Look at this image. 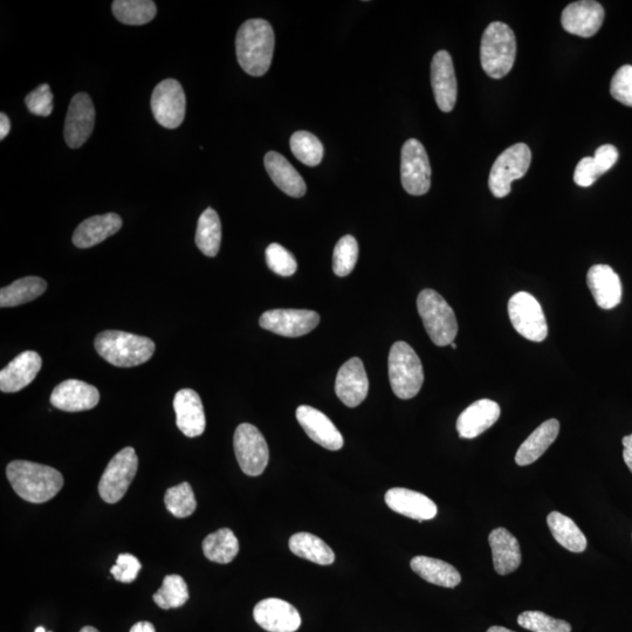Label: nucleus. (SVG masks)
Returning <instances> with one entry per match:
<instances>
[{
    "mask_svg": "<svg viewBox=\"0 0 632 632\" xmlns=\"http://www.w3.org/2000/svg\"><path fill=\"white\" fill-rule=\"evenodd\" d=\"M187 99L177 80L167 79L158 84L151 95V111L160 125L168 129L180 127L185 118Z\"/></svg>",
    "mask_w": 632,
    "mask_h": 632,
    "instance_id": "12",
    "label": "nucleus"
},
{
    "mask_svg": "<svg viewBox=\"0 0 632 632\" xmlns=\"http://www.w3.org/2000/svg\"><path fill=\"white\" fill-rule=\"evenodd\" d=\"M417 309L421 315L425 331L438 347L455 342L458 333L456 314L441 294L434 290H424L418 295Z\"/></svg>",
    "mask_w": 632,
    "mask_h": 632,
    "instance_id": "5",
    "label": "nucleus"
},
{
    "mask_svg": "<svg viewBox=\"0 0 632 632\" xmlns=\"http://www.w3.org/2000/svg\"><path fill=\"white\" fill-rule=\"evenodd\" d=\"M205 558L216 563H230L239 553V541L229 528L211 533L203 541Z\"/></svg>",
    "mask_w": 632,
    "mask_h": 632,
    "instance_id": "35",
    "label": "nucleus"
},
{
    "mask_svg": "<svg viewBox=\"0 0 632 632\" xmlns=\"http://www.w3.org/2000/svg\"><path fill=\"white\" fill-rule=\"evenodd\" d=\"M587 284L596 304L603 309H613L622 300V284L618 274L608 265L590 267Z\"/></svg>",
    "mask_w": 632,
    "mask_h": 632,
    "instance_id": "25",
    "label": "nucleus"
},
{
    "mask_svg": "<svg viewBox=\"0 0 632 632\" xmlns=\"http://www.w3.org/2000/svg\"><path fill=\"white\" fill-rule=\"evenodd\" d=\"M25 103L33 115L47 118L53 112V94L50 86L40 85L26 96Z\"/></svg>",
    "mask_w": 632,
    "mask_h": 632,
    "instance_id": "44",
    "label": "nucleus"
},
{
    "mask_svg": "<svg viewBox=\"0 0 632 632\" xmlns=\"http://www.w3.org/2000/svg\"><path fill=\"white\" fill-rule=\"evenodd\" d=\"M100 402V393L92 384L79 380L60 383L51 395L53 407L67 412L91 410Z\"/></svg>",
    "mask_w": 632,
    "mask_h": 632,
    "instance_id": "20",
    "label": "nucleus"
},
{
    "mask_svg": "<svg viewBox=\"0 0 632 632\" xmlns=\"http://www.w3.org/2000/svg\"><path fill=\"white\" fill-rule=\"evenodd\" d=\"M142 566L139 559L132 554H121L112 567L111 573L116 581L132 583L139 575Z\"/></svg>",
    "mask_w": 632,
    "mask_h": 632,
    "instance_id": "45",
    "label": "nucleus"
},
{
    "mask_svg": "<svg viewBox=\"0 0 632 632\" xmlns=\"http://www.w3.org/2000/svg\"><path fill=\"white\" fill-rule=\"evenodd\" d=\"M450 346H451L453 349H457V345H456V343H455V342H452Z\"/></svg>",
    "mask_w": 632,
    "mask_h": 632,
    "instance_id": "54",
    "label": "nucleus"
},
{
    "mask_svg": "<svg viewBox=\"0 0 632 632\" xmlns=\"http://www.w3.org/2000/svg\"><path fill=\"white\" fill-rule=\"evenodd\" d=\"M508 315L515 331L533 342L545 341L548 326L539 301L530 293L519 292L508 301Z\"/></svg>",
    "mask_w": 632,
    "mask_h": 632,
    "instance_id": "9",
    "label": "nucleus"
},
{
    "mask_svg": "<svg viewBox=\"0 0 632 632\" xmlns=\"http://www.w3.org/2000/svg\"><path fill=\"white\" fill-rule=\"evenodd\" d=\"M492 549L493 566L499 575L515 572L521 565V549L517 538L505 530L497 528L489 537Z\"/></svg>",
    "mask_w": 632,
    "mask_h": 632,
    "instance_id": "28",
    "label": "nucleus"
},
{
    "mask_svg": "<svg viewBox=\"0 0 632 632\" xmlns=\"http://www.w3.org/2000/svg\"><path fill=\"white\" fill-rule=\"evenodd\" d=\"M254 621L269 632H295L301 625L299 611L280 599L260 601L253 610Z\"/></svg>",
    "mask_w": 632,
    "mask_h": 632,
    "instance_id": "18",
    "label": "nucleus"
},
{
    "mask_svg": "<svg viewBox=\"0 0 632 632\" xmlns=\"http://www.w3.org/2000/svg\"><path fill=\"white\" fill-rule=\"evenodd\" d=\"M291 552L321 566L332 565L335 561L333 549L326 542L311 533H297L290 539Z\"/></svg>",
    "mask_w": 632,
    "mask_h": 632,
    "instance_id": "31",
    "label": "nucleus"
},
{
    "mask_svg": "<svg viewBox=\"0 0 632 632\" xmlns=\"http://www.w3.org/2000/svg\"><path fill=\"white\" fill-rule=\"evenodd\" d=\"M34 632H47L44 627H38Z\"/></svg>",
    "mask_w": 632,
    "mask_h": 632,
    "instance_id": "53",
    "label": "nucleus"
},
{
    "mask_svg": "<svg viewBox=\"0 0 632 632\" xmlns=\"http://www.w3.org/2000/svg\"><path fill=\"white\" fill-rule=\"evenodd\" d=\"M401 180L404 190L412 196H423L431 188V167L427 150L416 139L408 140L402 148Z\"/></svg>",
    "mask_w": 632,
    "mask_h": 632,
    "instance_id": "11",
    "label": "nucleus"
},
{
    "mask_svg": "<svg viewBox=\"0 0 632 632\" xmlns=\"http://www.w3.org/2000/svg\"><path fill=\"white\" fill-rule=\"evenodd\" d=\"M11 130V122L8 115L4 113L0 114V140H4L9 135Z\"/></svg>",
    "mask_w": 632,
    "mask_h": 632,
    "instance_id": "49",
    "label": "nucleus"
},
{
    "mask_svg": "<svg viewBox=\"0 0 632 632\" xmlns=\"http://www.w3.org/2000/svg\"><path fill=\"white\" fill-rule=\"evenodd\" d=\"M195 242L206 257L217 256L222 244V223L214 209H206L199 217Z\"/></svg>",
    "mask_w": 632,
    "mask_h": 632,
    "instance_id": "33",
    "label": "nucleus"
},
{
    "mask_svg": "<svg viewBox=\"0 0 632 632\" xmlns=\"http://www.w3.org/2000/svg\"><path fill=\"white\" fill-rule=\"evenodd\" d=\"M601 175L597 171L593 157H585L577 164L574 173V181L579 187L588 188L593 185Z\"/></svg>",
    "mask_w": 632,
    "mask_h": 632,
    "instance_id": "46",
    "label": "nucleus"
},
{
    "mask_svg": "<svg viewBox=\"0 0 632 632\" xmlns=\"http://www.w3.org/2000/svg\"><path fill=\"white\" fill-rule=\"evenodd\" d=\"M560 431V423L558 419H548L542 423L533 434L521 444L515 463L519 466L531 465L544 455L555 439L558 438Z\"/></svg>",
    "mask_w": 632,
    "mask_h": 632,
    "instance_id": "29",
    "label": "nucleus"
},
{
    "mask_svg": "<svg viewBox=\"0 0 632 632\" xmlns=\"http://www.w3.org/2000/svg\"><path fill=\"white\" fill-rule=\"evenodd\" d=\"M266 263L269 269L280 277H291L298 270V263L293 254L277 243L267 247Z\"/></svg>",
    "mask_w": 632,
    "mask_h": 632,
    "instance_id": "42",
    "label": "nucleus"
},
{
    "mask_svg": "<svg viewBox=\"0 0 632 632\" xmlns=\"http://www.w3.org/2000/svg\"><path fill=\"white\" fill-rule=\"evenodd\" d=\"M264 162L267 174L286 195L294 198H301L306 195L307 185L304 178L283 155L276 153V151H270L265 155Z\"/></svg>",
    "mask_w": 632,
    "mask_h": 632,
    "instance_id": "26",
    "label": "nucleus"
},
{
    "mask_svg": "<svg viewBox=\"0 0 632 632\" xmlns=\"http://www.w3.org/2000/svg\"><path fill=\"white\" fill-rule=\"evenodd\" d=\"M369 381L363 362L353 357L340 368L336 376L335 393L349 408H356L366 400Z\"/></svg>",
    "mask_w": 632,
    "mask_h": 632,
    "instance_id": "19",
    "label": "nucleus"
},
{
    "mask_svg": "<svg viewBox=\"0 0 632 632\" xmlns=\"http://www.w3.org/2000/svg\"><path fill=\"white\" fill-rule=\"evenodd\" d=\"M384 499L390 510L421 522L434 519L438 512L437 505L430 498L403 487L389 490Z\"/></svg>",
    "mask_w": 632,
    "mask_h": 632,
    "instance_id": "23",
    "label": "nucleus"
},
{
    "mask_svg": "<svg viewBox=\"0 0 632 632\" xmlns=\"http://www.w3.org/2000/svg\"><path fill=\"white\" fill-rule=\"evenodd\" d=\"M6 476L18 496L32 504H43L63 489L64 477L51 466L27 460H15L8 465Z\"/></svg>",
    "mask_w": 632,
    "mask_h": 632,
    "instance_id": "1",
    "label": "nucleus"
},
{
    "mask_svg": "<svg viewBox=\"0 0 632 632\" xmlns=\"http://www.w3.org/2000/svg\"><path fill=\"white\" fill-rule=\"evenodd\" d=\"M290 144L293 155L308 167L319 166L324 158V146L318 137L305 130L294 133Z\"/></svg>",
    "mask_w": 632,
    "mask_h": 632,
    "instance_id": "38",
    "label": "nucleus"
},
{
    "mask_svg": "<svg viewBox=\"0 0 632 632\" xmlns=\"http://www.w3.org/2000/svg\"><path fill=\"white\" fill-rule=\"evenodd\" d=\"M95 126V108L86 93L74 96L68 108L65 121V140L67 146L78 149L91 137Z\"/></svg>",
    "mask_w": 632,
    "mask_h": 632,
    "instance_id": "14",
    "label": "nucleus"
},
{
    "mask_svg": "<svg viewBox=\"0 0 632 632\" xmlns=\"http://www.w3.org/2000/svg\"><path fill=\"white\" fill-rule=\"evenodd\" d=\"M274 45V31L264 19L247 20L237 33L236 51L240 67L252 77H263L270 70Z\"/></svg>",
    "mask_w": 632,
    "mask_h": 632,
    "instance_id": "2",
    "label": "nucleus"
},
{
    "mask_svg": "<svg viewBox=\"0 0 632 632\" xmlns=\"http://www.w3.org/2000/svg\"><path fill=\"white\" fill-rule=\"evenodd\" d=\"M154 602L164 610L183 607L189 600L187 583L180 575L164 577L162 587L153 596Z\"/></svg>",
    "mask_w": 632,
    "mask_h": 632,
    "instance_id": "37",
    "label": "nucleus"
},
{
    "mask_svg": "<svg viewBox=\"0 0 632 632\" xmlns=\"http://www.w3.org/2000/svg\"><path fill=\"white\" fill-rule=\"evenodd\" d=\"M410 567L421 576L423 580L444 588H455L462 582L458 570L450 563L428 558V556H416L410 562Z\"/></svg>",
    "mask_w": 632,
    "mask_h": 632,
    "instance_id": "30",
    "label": "nucleus"
},
{
    "mask_svg": "<svg viewBox=\"0 0 632 632\" xmlns=\"http://www.w3.org/2000/svg\"><path fill=\"white\" fill-rule=\"evenodd\" d=\"M122 218L116 214L94 216L82 222L73 235V244L79 249H89L118 233Z\"/></svg>",
    "mask_w": 632,
    "mask_h": 632,
    "instance_id": "27",
    "label": "nucleus"
},
{
    "mask_svg": "<svg viewBox=\"0 0 632 632\" xmlns=\"http://www.w3.org/2000/svg\"><path fill=\"white\" fill-rule=\"evenodd\" d=\"M80 632H100V631L98 629H95L94 627H89L88 625V627L82 628Z\"/></svg>",
    "mask_w": 632,
    "mask_h": 632,
    "instance_id": "52",
    "label": "nucleus"
},
{
    "mask_svg": "<svg viewBox=\"0 0 632 632\" xmlns=\"http://www.w3.org/2000/svg\"><path fill=\"white\" fill-rule=\"evenodd\" d=\"M295 416H297L301 428L313 442L331 451H339L343 448L345 441H343L341 432L324 412L308 407V405H300Z\"/></svg>",
    "mask_w": 632,
    "mask_h": 632,
    "instance_id": "17",
    "label": "nucleus"
},
{
    "mask_svg": "<svg viewBox=\"0 0 632 632\" xmlns=\"http://www.w3.org/2000/svg\"><path fill=\"white\" fill-rule=\"evenodd\" d=\"M547 524L553 537L562 547L573 553L586 551L588 541L575 522L559 512H552L547 517Z\"/></svg>",
    "mask_w": 632,
    "mask_h": 632,
    "instance_id": "32",
    "label": "nucleus"
},
{
    "mask_svg": "<svg viewBox=\"0 0 632 632\" xmlns=\"http://www.w3.org/2000/svg\"><path fill=\"white\" fill-rule=\"evenodd\" d=\"M130 632H156L155 627L150 622H139L133 625Z\"/></svg>",
    "mask_w": 632,
    "mask_h": 632,
    "instance_id": "50",
    "label": "nucleus"
},
{
    "mask_svg": "<svg viewBox=\"0 0 632 632\" xmlns=\"http://www.w3.org/2000/svg\"><path fill=\"white\" fill-rule=\"evenodd\" d=\"M431 85L439 109L452 112L457 102V78L449 52L439 51L431 63Z\"/></svg>",
    "mask_w": 632,
    "mask_h": 632,
    "instance_id": "15",
    "label": "nucleus"
},
{
    "mask_svg": "<svg viewBox=\"0 0 632 632\" xmlns=\"http://www.w3.org/2000/svg\"><path fill=\"white\" fill-rule=\"evenodd\" d=\"M486 632H515V631H512V630L504 628V627H498V625H494V627H491Z\"/></svg>",
    "mask_w": 632,
    "mask_h": 632,
    "instance_id": "51",
    "label": "nucleus"
},
{
    "mask_svg": "<svg viewBox=\"0 0 632 632\" xmlns=\"http://www.w3.org/2000/svg\"><path fill=\"white\" fill-rule=\"evenodd\" d=\"M43 367V360L38 353L27 350L12 360L0 372V390L3 393H18L36 379Z\"/></svg>",
    "mask_w": 632,
    "mask_h": 632,
    "instance_id": "22",
    "label": "nucleus"
},
{
    "mask_svg": "<svg viewBox=\"0 0 632 632\" xmlns=\"http://www.w3.org/2000/svg\"><path fill=\"white\" fill-rule=\"evenodd\" d=\"M517 57V39L507 24L494 22L487 26L480 45V63L492 79H503L511 72Z\"/></svg>",
    "mask_w": 632,
    "mask_h": 632,
    "instance_id": "4",
    "label": "nucleus"
},
{
    "mask_svg": "<svg viewBox=\"0 0 632 632\" xmlns=\"http://www.w3.org/2000/svg\"><path fill=\"white\" fill-rule=\"evenodd\" d=\"M95 349L103 359L115 367L140 366L153 357L155 343L146 336L120 331H106L95 339Z\"/></svg>",
    "mask_w": 632,
    "mask_h": 632,
    "instance_id": "3",
    "label": "nucleus"
},
{
    "mask_svg": "<svg viewBox=\"0 0 632 632\" xmlns=\"http://www.w3.org/2000/svg\"><path fill=\"white\" fill-rule=\"evenodd\" d=\"M388 367L394 394L401 400L414 398L424 382L422 362L415 350L407 342L394 343L390 349Z\"/></svg>",
    "mask_w": 632,
    "mask_h": 632,
    "instance_id": "6",
    "label": "nucleus"
},
{
    "mask_svg": "<svg viewBox=\"0 0 632 632\" xmlns=\"http://www.w3.org/2000/svg\"><path fill=\"white\" fill-rule=\"evenodd\" d=\"M240 469L250 477H258L270 460L269 445L263 434L249 423L240 424L233 438Z\"/></svg>",
    "mask_w": 632,
    "mask_h": 632,
    "instance_id": "10",
    "label": "nucleus"
},
{
    "mask_svg": "<svg viewBox=\"0 0 632 632\" xmlns=\"http://www.w3.org/2000/svg\"><path fill=\"white\" fill-rule=\"evenodd\" d=\"M113 15L122 24L140 26L156 17L157 8L151 0H115Z\"/></svg>",
    "mask_w": 632,
    "mask_h": 632,
    "instance_id": "36",
    "label": "nucleus"
},
{
    "mask_svg": "<svg viewBox=\"0 0 632 632\" xmlns=\"http://www.w3.org/2000/svg\"><path fill=\"white\" fill-rule=\"evenodd\" d=\"M320 322V315L307 309H272L259 320L261 328L286 338H300L314 331Z\"/></svg>",
    "mask_w": 632,
    "mask_h": 632,
    "instance_id": "13",
    "label": "nucleus"
},
{
    "mask_svg": "<svg viewBox=\"0 0 632 632\" xmlns=\"http://www.w3.org/2000/svg\"><path fill=\"white\" fill-rule=\"evenodd\" d=\"M623 459L624 463L629 467L632 473V435L625 436L623 438Z\"/></svg>",
    "mask_w": 632,
    "mask_h": 632,
    "instance_id": "48",
    "label": "nucleus"
},
{
    "mask_svg": "<svg viewBox=\"0 0 632 632\" xmlns=\"http://www.w3.org/2000/svg\"><path fill=\"white\" fill-rule=\"evenodd\" d=\"M500 412L497 402L491 400L474 402L458 417L457 431L460 438L473 439L484 434L497 423Z\"/></svg>",
    "mask_w": 632,
    "mask_h": 632,
    "instance_id": "24",
    "label": "nucleus"
},
{
    "mask_svg": "<svg viewBox=\"0 0 632 632\" xmlns=\"http://www.w3.org/2000/svg\"><path fill=\"white\" fill-rule=\"evenodd\" d=\"M137 467L139 458L133 448L128 446L116 453L100 479L98 490L102 500L107 504H116L125 497L136 476Z\"/></svg>",
    "mask_w": 632,
    "mask_h": 632,
    "instance_id": "8",
    "label": "nucleus"
},
{
    "mask_svg": "<svg viewBox=\"0 0 632 632\" xmlns=\"http://www.w3.org/2000/svg\"><path fill=\"white\" fill-rule=\"evenodd\" d=\"M532 151L525 143L513 144L493 163L489 187L492 195L504 198L510 195L511 185L527 174L531 167Z\"/></svg>",
    "mask_w": 632,
    "mask_h": 632,
    "instance_id": "7",
    "label": "nucleus"
},
{
    "mask_svg": "<svg viewBox=\"0 0 632 632\" xmlns=\"http://www.w3.org/2000/svg\"><path fill=\"white\" fill-rule=\"evenodd\" d=\"M518 624L533 632H572V625L567 621L556 620L542 611H525L519 615Z\"/></svg>",
    "mask_w": 632,
    "mask_h": 632,
    "instance_id": "41",
    "label": "nucleus"
},
{
    "mask_svg": "<svg viewBox=\"0 0 632 632\" xmlns=\"http://www.w3.org/2000/svg\"><path fill=\"white\" fill-rule=\"evenodd\" d=\"M594 163L597 171L602 176L613 168L618 161V150L613 144H604L595 151Z\"/></svg>",
    "mask_w": 632,
    "mask_h": 632,
    "instance_id": "47",
    "label": "nucleus"
},
{
    "mask_svg": "<svg viewBox=\"0 0 632 632\" xmlns=\"http://www.w3.org/2000/svg\"><path fill=\"white\" fill-rule=\"evenodd\" d=\"M610 94L622 105L632 107V66L618 68L610 84Z\"/></svg>",
    "mask_w": 632,
    "mask_h": 632,
    "instance_id": "43",
    "label": "nucleus"
},
{
    "mask_svg": "<svg viewBox=\"0 0 632 632\" xmlns=\"http://www.w3.org/2000/svg\"><path fill=\"white\" fill-rule=\"evenodd\" d=\"M177 428L182 434L195 438L204 434L206 419L201 397L192 389L178 391L174 398Z\"/></svg>",
    "mask_w": 632,
    "mask_h": 632,
    "instance_id": "21",
    "label": "nucleus"
},
{
    "mask_svg": "<svg viewBox=\"0 0 632 632\" xmlns=\"http://www.w3.org/2000/svg\"><path fill=\"white\" fill-rule=\"evenodd\" d=\"M164 504L174 517L181 519L190 517L197 508L195 493L188 483L171 487L164 496Z\"/></svg>",
    "mask_w": 632,
    "mask_h": 632,
    "instance_id": "39",
    "label": "nucleus"
},
{
    "mask_svg": "<svg viewBox=\"0 0 632 632\" xmlns=\"http://www.w3.org/2000/svg\"><path fill=\"white\" fill-rule=\"evenodd\" d=\"M47 283L39 277L19 279L0 291V307H17L36 300L44 294Z\"/></svg>",
    "mask_w": 632,
    "mask_h": 632,
    "instance_id": "34",
    "label": "nucleus"
},
{
    "mask_svg": "<svg viewBox=\"0 0 632 632\" xmlns=\"http://www.w3.org/2000/svg\"><path fill=\"white\" fill-rule=\"evenodd\" d=\"M359 258V244L353 236L342 237L333 253V270L338 277H347L355 269Z\"/></svg>",
    "mask_w": 632,
    "mask_h": 632,
    "instance_id": "40",
    "label": "nucleus"
},
{
    "mask_svg": "<svg viewBox=\"0 0 632 632\" xmlns=\"http://www.w3.org/2000/svg\"><path fill=\"white\" fill-rule=\"evenodd\" d=\"M604 22V9L593 0H580L569 4L562 12L561 24L568 33L590 38L600 31Z\"/></svg>",
    "mask_w": 632,
    "mask_h": 632,
    "instance_id": "16",
    "label": "nucleus"
}]
</instances>
